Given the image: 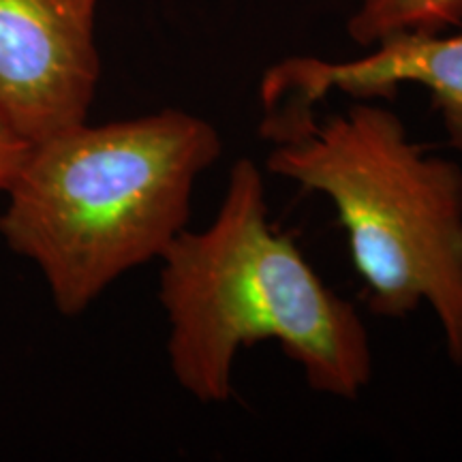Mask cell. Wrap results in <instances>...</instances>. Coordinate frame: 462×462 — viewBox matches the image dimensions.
I'll return each mask as SVG.
<instances>
[{
    "label": "cell",
    "instance_id": "cell-1",
    "mask_svg": "<svg viewBox=\"0 0 462 462\" xmlns=\"http://www.w3.org/2000/svg\"><path fill=\"white\" fill-rule=\"evenodd\" d=\"M159 300L178 385L201 404L234 396L242 349L273 340L319 394L357 401L373 379L368 328L270 221L262 167L238 159L208 227L161 255Z\"/></svg>",
    "mask_w": 462,
    "mask_h": 462
},
{
    "label": "cell",
    "instance_id": "cell-2",
    "mask_svg": "<svg viewBox=\"0 0 462 462\" xmlns=\"http://www.w3.org/2000/svg\"><path fill=\"white\" fill-rule=\"evenodd\" d=\"M221 152L217 126L184 109L54 133L11 180L0 236L39 265L58 313L78 317L187 229L198 178Z\"/></svg>",
    "mask_w": 462,
    "mask_h": 462
},
{
    "label": "cell",
    "instance_id": "cell-3",
    "mask_svg": "<svg viewBox=\"0 0 462 462\" xmlns=\"http://www.w3.org/2000/svg\"><path fill=\"white\" fill-rule=\"evenodd\" d=\"M265 170L332 201L374 315L402 319L429 304L448 356L462 364V170L409 140L381 101L259 133Z\"/></svg>",
    "mask_w": 462,
    "mask_h": 462
},
{
    "label": "cell",
    "instance_id": "cell-4",
    "mask_svg": "<svg viewBox=\"0 0 462 462\" xmlns=\"http://www.w3.org/2000/svg\"><path fill=\"white\" fill-rule=\"evenodd\" d=\"M101 0H0V112L37 143L88 123Z\"/></svg>",
    "mask_w": 462,
    "mask_h": 462
},
{
    "label": "cell",
    "instance_id": "cell-5",
    "mask_svg": "<svg viewBox=\"0 0 462 462\" xmlns=\"http://www.w3.org/2000/svg\"><path fill=\"white\" fill-rule=\"evenodd\" d=\"M401 86H420L441 116L452 148L462 152V31L396 34L351 60L291 56L263 73L259 131L315 114L332 92L354 101H390Z\"/></svg>",
    "mask_w": 462,
    "mask_h": 462
},
{
    "label": "cell",
    "instance_id": "cell-6",
    "mask_svg": "<svg viewBox=\"0 0 462 462\" xmlns=\"http://www.w3.org/2000/svg\"><path fill=\"white\" fill-rule=\"evenodd\" d=\"M462 26V0H356L346 34L368 50L396 34H437Z\"/></svg>",
    "mask_w": 462,
    "mask_h": 462
},
{
    "label": "cell",
    "instance_id": "cell-7",
    "mask_svg": "<svg viewBox=\"0 0 462 462\" xmlns=\"http://www.w3.org/2000/svg\"><path fill=\"white\" fill-rule=\"evenodd\" d=\"M31 146L32 143L22 137L9 123L7 116L0 112V193H7Z\"/></svg>",
    "mask_w": 462,
    "mask_h": 462
}]
</instances>
